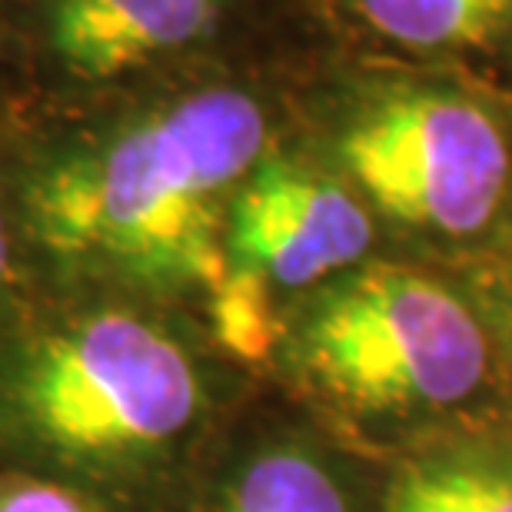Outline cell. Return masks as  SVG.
Returning <instances> with one entry per match:
<instances>
[{
	"label": "cell",
	"instance_id": "cell-1",
	"mask_svg": "<svg viewBox=\"0 0 512 512\" xmlns=\"http://www.w3.org/2000/svg\"><path fill=\"white\" fill-rule=\"evenodd\" d=\"M263 143V110L243 90L177 97L40 160L24 183L27 230L74 270L217 293L230 203Z\"/></svg>",
	"mask_w": 512,
	"mask_h": 512
},
{
	"label": "cell",
	"instance_id": "cell-2",
	"mask_svg": "<svg viewBox=\"0 0 512 512\" xmlns=\"http://www.w3.org/2000/svg\"><path fill=\"white\" fill-rule=\"evenodd\" d=\"M203 409L187 346L120 306L64 316L0 353V443L70 473H124L167 456Z\"/></svg>",
	"mask_w": 512,
	"mask_h": 512
},
{
	"label": "cell",
	"instance_id": "cell-3",
	"mask_svg": "<svg viewBox=\"0 0 512 512\" xmlns=\"http://www.w3.org/2000/svg\"><path fill=\"white\" fill-rule=\"evenodd\" d=\"M296 356L316 386L373 416L449 409L489 373L473 310L403 266H370L330 286L306 313Z\"/></svg>",
	"mask_w": 512,
	"mask_h": 512
},
{
	"label": "cell",
	"instance_id": "cell-4",
	"mask_svg": "<svg viewBox=\"0 0 512 512\" xmlns=\"http://www.w3.org/2000/svg\"><path fill=\"white\" fill-rule=\"evenodd\" d=\"M340 160L386 217L446 237L483 230L509 183L503 127L446 90L376 100L343 130Z\"/></svg>",
	"mask_w": 512,
	"mask_h": 512
},
{
	"label": "cell",
	"instance_id": "cell-5",
	"mask_svg": "<svg viewBox=\"0 0 512 512\" xmlns=\"http://www.w3.org/2000/svg\"><path fill=\"white\" fill-rule=\"evenodd\" d=\"M370 240V217L350 190L286 160L260 163L243 180L227 217L233 270L283 290L320 283L360 263Z\"/></svg>",
	"mask_w": 512,
	"mask_h": 512
},
{
	"label": "cell",
	"instance_id": "cell-6",
	"mask_svg": "<svg viewBox=\"0 0 512 512\" xmlns=\"http://www.w3.org/2000/svg\"><path fill=\"white\" fill-rule=\"evenodd\" d=\"M213 17V0H57L47 37L54 57L74 77L110 80L193 44Z\"/></svg>",
	"mask_w": 512,
	"mask_h": 512
},
{
	"label": "cell",
	"instance_id": "cell-7",
	"mask_svg": "<svg viewBox=\"0 0 512 512\" xmlns=\"http://www.w3.org/2000/svg\"><path fill=\"white\" fill-rule=\"evenodd\" d=\"M386 512H512V436L433 446L396 469Z\"/></svg>",
	"mask_w": 512,
	"mask_h": 512
},
{
	"label": "cell",
	"instance_id": "cell-8",
	"mask_svg": "<svg viewBox=\"0 0 512 512\" xmlns=\"http://www.w3.org/2000/svg\"><path fill=\"white\" fill-rule=\"evenodd\" d=\"M366 24L419 50L476 47L509 24L512 0H350Z\"/></svg>",
	"mask_w": 512,
	"mask_h": 512
},
{
	"label": "cell",
	"instance_id": "cell-9",
	"mask_svg": "<svg viewBox=\"0 0 512 512\" xmlns=\"http://www.w3.org/2000/svg\"><path fill=\"white\" fill-rule=\"evenodd\" d=\"M223 512H353L336 473L300 446L266 449L237 476Z\"/></svg>",
	"mask_w": 512,
	"mask_h": 512
},
{
	"label": "cell",
	"instance_id": "cell-10",
	"mask_svg": "<svg viewBox=\"0 0 512 512\" xmlns=\"http://www.w3.org/2000/svg\"><path fill=\"white\" fill-rule=\"evenodd\" d=\"M220 340L240 356H263L273 343V306L270 286L247 270L227 273V280L213 293Z\"/></svg>",
	"mask_w": 512,
	"mask_h": 512
},
{
	"label": "cell",
	"instance_id": "cell-11",
	"mask_svg": "<svg viewBox=\"0 0 512 512\" xmlns=\"http://www.w3.org/2000/svg\"><path fill=\"white\" fill-rule=\"evenodd\" d=\"M0 512H100V509L54 483H20L0 496Z\"/></svg>",
	"mask_w": 512,
	"mask_h": 512
},
{
	"label": "cell",
	"instance_id": "cell-12",
	"mask_svg": "<svg viewBox=\"0 0 512 512\" xmlns=\"http://www.w3.org/2000/svg\"><path fill=\"white\" fill-rule=\"evenodd\" d=\"M10 276V233H7V217L0 210V290H4Z\"/></svg>",
	"mask_w": 512,
	"mask_h": 512
}]
</instances>
